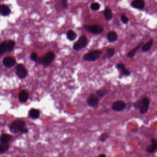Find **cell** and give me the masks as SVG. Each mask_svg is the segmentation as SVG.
Returning a JSON list of instances; mask_svg holds the SVG:
<instances>
[{
    "label": "cell",
    "mask_w": 157,
    "mask_h": 157,
    "mask_svg": "<svg viewBox=\"0 0 157 157\" xmlns=\"http://www.w3.org/2000/svg\"><path fill=\"white\" fill-rule=\"evenodd\" d=\"M109 137V134L108 133H104L99 136L98 137V140L102 142H106V141L108 139Z\"/></svg>",
    "instance_id": "484cf974"
},
{
    "label": "cell",
    "mask_w": 157,
    "mask_h": 157,
    "mask_svg": "<svg viewBox=\"0 0 157 157\" xmlns=\"http://www.w3.org/2000/svg\"><path fill=\"white\" fill-rule=\"evenodd\" d=\"M77 37V35L73 30H69L67 33V38L69 40L74 41Z\"/></svg>",
    "instance_id": "7402d4cb"
},
{
    "label": "cell",
    "mask_w": 157,
    "mask_h": 157,
    "mask_svg": "<svg viewBox=\"0 0 157 157\" xmlns=\"http://www.w3.org/2000/svg\"><path fill=\"white\" fill-rule=\"evenodd\" d=\"M16 74L20 78H24L28 75V71L25 66L22 64H18L16 68Z\"/></svg>",
    "instance_id": "8992f818"
},
{
    "label": "cell",
    "mask_w": 157,
    "mask_h": 157,
    "mask_svg": "<svg viewBox=\"0 0 157 157\" xmlns=\"http://www.w3.org/2000/svg\"><path fill=\"white\" fill-rule=\"evenodd\" d=\"M62 6L65 9H67L68 7V0H62Z\"/></svg>",
    "instance_id": "d6a6232c"
},
{
    "label": "cell",
    "mask_w": 157,
    "mask_h": 157,
    "mask_svg": "<svg viewBox=\"0 0 157 157\" xmlns=\"http://www.w3.org/2000/svg\"><path fill=\"white\" fill-rule=\"evenodd\" d=\"M143 42H141L139 44H138V45L136 47L132 49V50L130 51L128 53L127 57H130V58H132L134 57L135 55L136 54V52L138 51V49H139L140 48L143 46Z\"/></svg>",
    "instance_id": "d6986e66"
},
{
    "label": "cell",
    "mask_w": 157,
    "mask_h": 157,
    "mask_svg": "<svg viewBox=\"0 0 157 157\" xmlns=\"http://www.w3.org/2000/svg\"><path fill=\"white\" fill-rule=\"evenodd\" d=\"M9 130L13 134L21 132L22 133H27L29 130L25 127V123L23 120H15L10 125Z\"/></svg>",
    "instance_id": "6da1fadb"
},
{
    "label": "cell",
    "mask_w": 157,
    "mask_h": 157,
    "mask_svg": "<svg viewBox=\"0 0 157 157\" xmlns=\"http://www.w3.org/2000/svg\"><path fill=\"white\" fill-rule=\"evenodd\" d=\"M6 51V48L5 46L3 43L0 44V56H2L5 53Z\"/></svg>",
    "instance_id": "83f0119b"
},
{
    "label": "cell",
    "mask_w": 157,
    "mask_h": 157,
    "mask_svg": "<svg viewBox=\"0 0 157 157\" xmlns=\"http://www.w3.org/2000/svg\"><path fill=\"white\" fill-rule=\"evenodd\" d=\"M13 138V136L8 134H3L0 137V142L3 144H9Z\"/></svg>",
    "instance_id": "5bb4252c"
},
{
    "label": "cell",
    "mask_w": 157,
    "mask_h": 157,
    "mask_svg": "<svg viewBox=\"0 0 157 157\" xmlns=\"http://www.w3.org/2000/svg\"><path fill=\"white\" fill-rule=\"evenodd\" d=\"M29 98V94L25 90L21 91L18 95V99L21 102H25L27 101Z\"/></svg>",
    "instance_id": "e0dca14e"
},
{
    "label": "cell",
    "mask_w": 157,
    "mask_h": 157,
    "mask_svg": "<svg viewBox=\"0 0 157 157\" xmlns=\"http://www.w3.org/2000/svg\"><path fill=\"white\" fill-rule=\"evenodd\" d=\"M116 67L119 70H122L125 68V66L123 63H119L116 65Z\"/></svg>",
    "instance_id": "1f68e13d"
},
{
    "label": "cell",
    "mask_w": 157,
    "mask_h": 157,
    "mask_svg": "<svg viewBox=\"0 0 157 157\" xmlns=\"http://www.w3.org/2000/svg\"><path fill=\"white\" fill-rule=\"evenodd\" d=\"M122 22L124 24H127L129 21V18L125 15H122L120 17Z\"/></svg>",
    "instance_id": "f1b7e54d"
},
{
    "label": "cell",
    "mask_w": 157,
    "mask_h": 157,
    "mask_svg": "<svg viewBox=\"0 0 157 157\" xmlns=\"http://www.w3.org/2000/svg\"><path fill=\"white\" fill-rule=\"evenodd\" d=\"M83 27L86 30L94 35L100 34L104 30V28L101 25H84Z\"/></svg>",
    "instance_id": "5b68a950"
},
{
    "label": "cell",
    "mask_w": 157,
    "mask_h": 157,
    "mask_svg": "<svg viewBox=\"0 0 157 157\" xmlns=\"http://www.w3.org/2000/svg\"><path fill=\"white\" fill-rule=\"evenodd\" d=\"M10 145L9 144L0 143V154H4L9 150Z\"/></svg>",
    "instance_id": "cb8c5ba5"
},
{
    "label": "cell",
    "mask_w": 157,
    "mask_h": 157,
    "mask_svg": "<svg viewBox=\"0 0 157 157\" xmlns=\"http://www.w3.org/2000/svg\"><path fill=\"white\" fill-rule=\"evenodd\" d=\"M107 38L110 42H113L117 40L118 36L115 32L112 31L108 33L107 34Z\"/></svg>",
    "instance_id": "ffe728a7"
},
{
    "label": "cell",
    "mask_w": 157,
    "mask_h": 157,
    "mask_svg": "<svg viewBox=\"0 0 157 157\" xmlns=\"http://www.w3.org/2000/svg\"><path fill=\"white\" fill-rule=\"evenodd\" d=\"M6 48V51L7 52H10L13 51V48L15 45V42L12 40H7L3 42Z\"/></svg>",
    "instance_id": "4fadbf2b"
},
{
    "label": "cell",
    "mask_w": 157,
    "mask_h": 157,
    "mask_svg": "<svg viewBox=\"0 0 157 157\" xmlns=\"http://www.w3.org/2000/svg\"><path fill=\"white\" fill-rule=\"evenodd\" d=\"M157 149V140L155 138H152L151 140V144L146 148V152L148 154L154 153Z\"/></svg>",
    "instance_id": "8fae6325"
},
{
    "label": "cell",
    "mask_w": 157,
    "mask_h": 157,
    "mask_svg": "<svg viewBox=\"0 0 157 157\" xmlns=\"http://www.w3.org/2000/svg\"><path fill=\"white\" fill-rule=\"evenodd\" d=\"M150 101L146 97H145L141 101L136 102L134 104L135 107L139 110L140 113L141 114H144L148 112L149 107Z\"/></svg>",
    "instance_id": "7a4b0ae2"
},
{
    "label": "cell",
    "mask_w": 157,
    "mask_h": 157,
    "mask_svg": "<svg viewBox=\"0 0 157 157\" xmlns=\"http://www.w3.org/2000/svg\"><path fill=\"white\" fill-rule=\"evenodd\" d=\"M30 58L32 61L36 62L38 59V56H37V54L35 52H32L30 55Z\"/></svg>",
    "instance_id": "f546056e"
},
{
    "label": "cell",
    "mask_w": 157,
    "mask_h": 157,
    "mask_svg": "<svg viewBox=\"0 0 157 157\" xmlns=\"http://www.w3.org/2000/svg\"><path fill=\"white\" fill-rule=\"evenodd\" d=\"M115 54V50L113 48H108L106 50V53L104 56L103 58L109 59L112 57Z\"/></svg>",
    "instance_id": "603a6c76"
},
{
    "label": "cell",
    "mask_w": 157,
    "mask_h": 157,
    "mask_svg": "<svg viewBox=\"0 0 157 157\" xmlns=\"http://www.w3.org/2000/svg\"><path fill=\"white\" fill-rule=\"evenodd\" d=\"M121 73L123 75H126V76H129L131 74V72L130 71V70L126 69V68H125L124 69L121 70Z\"/></svg>",
    "instance_id": "4dcf8cb0"
},
{
    "label": "cell",
    "mask_w": 157,
    "mask_h": 157,
    "mask_svg": "<svg viewBox=\"0 0 157 157\" xmlns=\"http://www.w3.org/2000/svg\"><path fill=\"white\" fill-rule=\"evenodd\" d=\"M145 5L144 0H134L131 3V6L134 9L142 10L144 9Z\"/></svg>",
    "instance_id": "9c48e42d"
},
{
    "label": "cell",
    "mask_w": 157,
    "mask_h": 157,
    "mask_svg": "<svg viewBox=\"0 0 157 157\" xmlns=\"http://www.w3.org/2000/svg\"><path fill=\"white\" fill-rule=\"evenodd\" d=\"M97 96L99 98H102L108 94V90L106 89H99L96 92Z\"/></svg>",
    "instance_id": "d4e9b609"
},
{
    "label": "cell",
    "mask_w": 157,
    "mask_h": 157,
    "mask_svg": "<svg viewBox=\"0 0 157 157\" xmlns=\"http://www.w3.org/2000/svg\"><path fill=\"white\" fill-rule=\"evenodd\" d=\"M11 13V10L9 7L4 5H0V14L4 16L9 15Z\"/></svg>",
    "instance_id": "2e32d148"
},
{
    "label": "cell",
    "mask_w": 157,
    "mask_h": 157,
    "mask_svg": "<svg viewBox=\"0 0 157 157\" xmlns=\"http://www.w3.org/2000/svg\"><path fill=\"white\" fill-rule=\"evenodd\" d=\"M90 8L92 11H98L100 9V5L98 3H94L90 5Z\"/></svg>",
    "instance_id": "4316f807"
},
{
    "label": "cell",
    "mask_w": 157,
    "mask_h": 157,
    "mask_svg": "<svg viewBox=\"0 0 157 157\" xmlns=\"http://www.w3.org/2000/svg\"><path fill=\"white\" fill-rule=\"evenodd\" d=\"M3 64L7 68L13 67L16 63L15 60L11 57H7L4 58L3 61Z\"/></svg>",
    "instance_id": "7c38bea8"
},
{
    "label": "cell",
    "mask_w": 157,
    "mask_h": 157,
    "mask_svg": "<svg viewBox=\"0 0 157 157\" xmlns=\"http://www.w3.org/2000/svg\"><path fill=\"white\" fill-rule=\"evenodd\" d=\"M87 38L85 36H82L78 38L77 42L73 46V49L76 51H80L83 48L86 47L88 44Z\"/></svg>",
    "instance_id": "277c9868"
},
{
    "label": "cell",
    "mask_w": 157,
    "mask_h": 157,
    "mask_svg": "<svg viewBox=\"0 0 157 157\" xmlns=\"http://www.w3.org/2000/svg\"><path fill=\"white\" fill-rule=\"evenodd\" d=\"M96 157H107V156L105 154H101L99 155V156Z\"/></svg>",
    "instance_id": "e575fe53"
},
{
    "label": "cell",
    "mask_w": 157,
    "mask_h": 157,
    "mask_svg": "<svg viewBox=\"0 0 157 157\" xmlns=\"http://www.w3.org/2000/svg\"><path fill=\"white\" fill-rule=\"evenodd\" d=\"M126 107V104L122 100H119L113 102L112 105V109L117 112H121Z\"/></svg>",
    "instance_id": "52a82bcc"
},
{
    "label": "cell",
    "mask_w": 157,
    "mask_h": 157,
    "mask_svg": "<svg viewBox=\"0 0 157 157\" xmlns=\"http://www.w3.org/2000/svg\"><path fill=\"white\" fill-rule=\"evenodd\" d=\"M40 115V112L39 110L32 108L30 110L29 112V116L32 119H37L39 118Z\"/></svg>",
    "instance_id": "9a60e30c"
},
{
    "label": "cell",
    "mask_w": 157,
    "mask_h": 157,
    "mask_svg": "<svg viewBox=\"0 0 157 157\" xmlns=\"http://www.w3.org/2000/svg\"><path fill=\"white\" fill-rule=\"evenodd\" d=\"M55 57V54L53 51L47 52L45 57H44V65L45 66H49L51 63H52V62H53Z\"/></svg>",
    "instance_id": "ba28073f"
},
{
    "label": "cell",
    "mask_w": 157,
    "mask_h": 157,
    "mask_svg": "<svg viewBox=\"0 0 157 157\" xmlns=\"http://www.w3.org/2000/svg\"><path fill=\"white\" fill-rule=\"evenodd\" d=\"M99 99L98 96H96L94 94H92L87 99V102L88 104L91 107H96L99 104Z\"/></svg>",
    "instance_id": "30bf717a"
},
{
    "label": "cell",
    "mask_w": 157,
    "mask_h": 157,
    "mask_svg": "<svg viewBox=\"0 0 157 157\" xmlns=\"http://www.w3.org/2000/svg\"><path fill=\"white\" fill-rule=\"evenodd\" d=\"M102 52L100 50H95L93 51L88 52L84 55L83 59L84 61L89 62H93L99 59L102 55Z\"/></svg>",
    "instance_id": "3957f363"
},
{
    "label": "cell",
    "mask_w": 157,
    "mask_h": 157,
    "mask_svg": "<svg viewBox=\"0 0 157 157\" xmlns=\"http://www.w3.org/2000/svg\"><path fill=\"white\" fill-rule=\"evenodd\" d=\"M104 15L105 18L107 21H110L113 18L112 11L108 7H106L104 10Z\"/></svg>",
    "instance_id": "ac0fdd59"
},
{
    "label": "cell",
    "mask_w": 157,
    "mask_h": 157,
    "mask_svg": "<svg viewBox=\"0 0 157 157\" xmlns=\"http://www.w3.org/2000/svg\"><path fill=\"white\" fill-rule=\"evenodd\" d=\"M153 42H154L153 39L150 40L146 44H144V45H143L142 47V51L146 52V51H148L149 50H150V48H151Z\"/></svg>",
    "instance_id": "44dd1931"
},
{
    "label": "cell",
    "mask_w": 157,
    "mask_h": 157,
    "mask_svg": "<svg viewBox=\"0 0 157 157\" xmlns=\"http://www.w3.org/2000/svg\"><path fill=\"white\" fill-rule=\"evenodd\" d=\"M38 63L40 64H43L44 63V57H41L40 58H38L37 60Z\"/></svg>",
    "instance_id": "836d02e7"
}]
</instances>
